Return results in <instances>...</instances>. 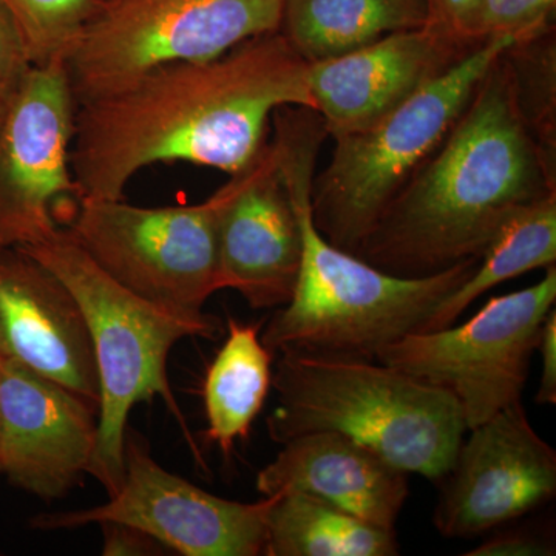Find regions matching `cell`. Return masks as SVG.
Masks as SVG:
<instances>
[{
    "mask_svg": "<svg viewBox=\"0 0 556 556\" xmlns=\"http://www.w3.org/2000/svg\"><path fill=\"white\" fill-rule=\"evenodd\" d=\"M0 371H2V356H0Z\"/></svg>",
    "mask_w": 556,
    "mask_h": 556,
    "instance_id": "cell-31",
    "label": "cell"
},
{
    "mask_svg": "<svg viewBox=\"0 0 556 556\" xmlns=\"http://www.w3.org/2000/svg\"><path fill=\"white\" fill-rule=\"evenodd\" d=\"M538 351L543 361V372H541L540 387L535 396L536 404H556V311H548L543 329H541Z\"/></svg>",
    "mask_w": 556,
    "mask_h": 556,
    "instance_id": "cell-28",
    "label": "cell"
},
{
    "mask_svg": "<svg viewBox=\"0 0 556 556\" xmlns=\"http://www.w3.org/2000/svg\"><path fill=\"white\" fill-rule=\"evenodd\" d=\"M0 356L100 409V378L83 309L56 274L20 248L0 249Z\"/></svg>",
    "mask_w": 556,
    "mask_h": 556,
    "instance_id": "cell-15",
    "label": "cell"
},
{
    "mask_svg": "<svg viewBox=\"0 0 556 556\" xmlns=\"http://www.w3.org/2000/svg\"><path fill=\"white\" fill-rule=\"evenodd\" d=\"M0 249H2V248H0Z\"/></svg>",
    "mask_w": 556,
    "mask_h": 556,
    "instance_id": "cell-32",
    "label": "cell"
},
{
    "mask_svg": "<svg viewBox=\"0 0 556 556\" xmlns=\"http://www.w3.org/2000/svg\"><path fill=\"white\" fill-rule=\"evenodd\" d=\"M102 548L104 556H163L170 555L169 548L144 530L123 522H101Z\"/></svg>",
    "mask_w": 556,
    "mask_h": 556,
    "instance_id": "cell-26",
    "label": "cell"
},
{
    "mask_svg": "<svg viewBox=\"0 0 556 556\" xmlns=\"http://www.w3.org/2000/svg\"><path fill=\"white\" fill-rule=\"evenodd\" d=\"M555 7L556 0H477L453 36L468 49L504 36L536 38L555 28Z\"/></svg>",
    "mask_w": 556,
    "mask_h": 556,
    "instance_id": "cell-24",
    "label": "cell"
},
{
    "mask_svg": "<svg viewBox=\"0 0 556 556\" xmlns=\"http://www.w3.org/2000/svg\"><path fill=\"white\" fill-rule=\"evenodd\" d=\"M490 39L367 129L332 139L328 166L314 175L311 212L318 232L343 251L357 248L397 193L452 130L478 84L504 51Z\"/></svg>",
    "mask_w": 556,
    "mask_h": 556,
    "instance_id": "cell-6",
    "label": "cell"
},
{
    "mask_svg": "<svg viewBox=\"0 0 556 556\" xmlns=\"http://www.w3.org/2000/svg\"><path fill=\"white\" fill-rule=\"evenodd\" d=\"M468 431L433 515L438 532L452 540L507 525L556 493L555 450L536 433L521 401Z\"/></svg>",
    "mask_w": 556,
    "mask_h": 556,
    "instance_id": "cell-12",
    "label": "cell"
},
{
    "mask_svg": "<svg viewBox=\"0 0 556 556\" xmlns=\"http://www.w3.org/2000/svg\"><path fill=\"white\" fill-rule=\"evenodd\" d=\"M270 441L336 431L407 473L439 482L467 427L455 399L401 369L365 358L278 354Z\"/></svg>",
    "mask_w": 556,
    "mask_h": 556,
    "instance_id": "cell-4",
    "label": "cell"
},
{
    "mask_svg": "<svg viewBox=\"0 0 556 556\" xmlns=\"http://www.w3.org/2000/svg\"><path fill=\"white\" fill-rule=\"evenodd\" d=\"M219 288L252 309L287 305L302 263V228L276 144L217 190Z\"/></svg>",
    "mask_w": 556,
    "mask_h": 556,
    "instance_id": "cell-13",
    "label": "cell"
},
{
    "mask_svg": "<svg viewBox=\"0 0 556 556\" xmlns=\"http://www.w3.org/2000/svg\"><path fill=\"white\" fill-rule=\"evenodd\" d=\"M556 263V190L517 208L497 228L473 273L448 295L430 317L424 331L452 327L486 291Z\"/></svg>",
    "mask_w": 556,
    "mask_h": 556,
    "instance_id": "cell-21",
    "label": "cell"
},
{
    "mask_svg": "<svg viewBox=\"0 0 556 556\" xmlns=\"http://www.w3.org/2000/svg\"><path fill=\"white\" fill-rule=\"evenodd\" d=\"M100 409L67 388L2 357L0 473L40 500H60L87 477Z\"/></svg>",
    "mask_w": 556,
    "mask_h": 556,
    "instance_id": "cell-14",
    "label": "cell"
},
{
    "mask_svg": "<svg viewBox=\"0 0 556 556\" xmlns=\"http://www.w3.org/2000/svg\"><path fill=\"white\" fill-rule=\"evenodd\" d=\"M101 2H102V0H101Z\"/></svg>",
    "mask_w": 556,
    "mask_h": 556,
    "instance_id": "cell-33",
    "label": "cell"
},
{
    "mask_svg": "<svg viewBox=\"0 0 556 556\" xmlns=\"http://www.w3.org/2000/svg\"><path fill=\"white\" fill-rule=\"evenodd\" d=\"M285 0H102L64 62L76 108L172 62L280 30Z\"/></svg>",
    "mask_w": 556,
    "mask_h": 556,
    "instance_id": "cell-7",
    "label": "cell"
},
{
    "mask_svg": "<svg viewBox=\"0 0 556 556\" xmlns=\"http://www.w3.org/2000/svg\"><path fill=\"white\" fill-rule=\"evenodd\" d=\"M556 266L538 283L490 299L459 327L417 331L383 346L376 361L455 399L467 431L521 401L548 311Z\"/></svg>",
    "mask_w": 556,
    "mask_h": 556,
    "instance_id": "cell-8",
    "label": "cell"
},
{
    "mask_svg": "<svg viewBox=\"0 0 556 556\" xmlns=\"http://www.w3.org/2000/svg\"><path fill=\"white\" fill-rule=\"evenodd\" d=\"M273 142L280 156L300 228L302 263L287 305L262 332L270 353L376 361L383 346L424 331L438 306L473 273L478 258L424 277H399L329 243L313 222L311 188L318 152L328 139L316 110L274 113Z\"/></svg>",
    "mask_w": 556,
    "mask_h": 556,
    "instance_id": "cell-3",
    "label": "cell"
},
{
    "mask_svg": "<svg viewBox=\"0 0 556 556\" xmlns=\"http://www.w3.org/2000/svg\"><path fill=\"white\" fill-rule=\"evenodd\" d=\"M274 496L240 503L212 495L170 473L127 428L124 479L101 506L36 515L30 527L68 530L123 522L144 530L182 556H258L265 551L266 517Z\"/></svg>",
    "mask_w": 556,
    "mask_h": 556,
    "instance_id": "cell-10",
    "label": "cell"
},
{
    "mask_svg": "<svg viewBox=\"0 0 556 556\" xmlns=\"http://www.w3.org/2000/svg\"><path fill=\"white\" fill-rule=\"evenodd\" d=\"M7 105H9V102L0 101V127H2L3 118H5Z\"/></svg>",
    "mask_w": 556,
    "mask_h": 556,
    "instance_id": "cell-30",
    "label": "cell"
},
{
    "mask_svg": "<svg viewBox=\"0 0 556 556\" xmlns=\"http://www.w3.org/2000/svg\"><path fill=\"white\" fill-rule=\"evenodd\" d=\"M426 0H285L280 31L303 60H331L427 25Z\"/></svg>",
    "mask_w": 556,
    "mask_h": 556,
    "instance_id": "cell-18",
    "label": "cell"
},
{
    "mask_svg": "<svg viewBox=\"0 0 556 556\" xmlns=\"http://www.w3.org/2000/svg\"><path fill=\"white\" fill-rule=\"evenodd\" d=\"M20 249L56 274L83 309L101 390L98 442L89 475L109 496L115 495L123 484L124 442L135 405L163 399L190 439L167 376V358L182 339L218 338L222 320L139 298L102 270L68 229L58 228L40 243Z\"/></svg>",
    "mask_w": 556,
    "mask_h": 556,
    "instance_id": "cell-5",
    "label": "cell"
},
{
    "mask_svg": "<svg viewBox=\"0 0 556 556\" xmlns=\"http://www.w3.org/2000/svg\"><path fill=\"white\" fill-rule=\"evenodd\" d=\"M555 164L519 112L503 54L356 255L399 277L430 276L479 260L508 215L555 192Z\"/></svg>",
    "mask_w": 556,
    "mask_h": 556,
    "instance_id": "cell-2",
    "label": "cell"
},
{
    "mask_svg": "<svg viewBox=\"0 0 556 556\" xmlns=\"http://www.w3.org/2000/svg\"><path fill=\"white\" fill-rule=\"evenodd\" d=\"M255 485L263 496L308 493L386 529H394L408 497L407 471L336 431L289 439L258 471Z\"/></svg>",
    "mask_w": 556,
    "mask_h": 556,
    "instance_id": "cell-17",
    "label": "cell"
},
{
    "mask_svg": "<svg viewBox=\"0 0 556 556\" xmlns=\"http://www.w3.org/2000/svg\"><path fill=\"white\" fill-rule=\"evenodd\" d=\"M217 211V193L192 206L80 200L67 229L102 270L134 294L200 314L222 291Z\"/></svg>",
    "mask_w": 556,
    "mask_h": 556,
    "instance_id": "cell-9",
    "label": "cell"
},
{
    "mask_svg": "<svg viewBox=\"0 0 556 556\" xmlns=\"http://www.w3.org/2000/svg\"><path fill=\"white\" fill-rule=\"evenodd\" d=\"M30 68L16 27L0 9V101L10 102Z\"/></svg>",
    "mask_w": 556,
    "mask_h": 556,
    "instance_id": "cell-25",
    "label": "cell"
},
{
    "mask_svg": "<svg viewBox=\"0 0 556 556\" xmlns=\"http://www.w3.org/2000/svg\"><path fill=\"white\" fill-rule=\"evenodd\" d=\"M475 2L477 0H426L427 27L453 36L457 24L466 16L467 11L475 5Z\"/></svg>",
    "mask_w": 556,
    "mask_h": 556,
    "instance_id": "cell-29",
    "label": "cell"
},
{
    "mask_svg": "<svg viewBox=\"0 0 556 556\" xmlns=\"http://www.w3.org/2000/svg\"><path fill=\"white\" fill-rule=\"evenodd\" d=\"M76 102L62 62L31 67L0 127V248H27L60 226L54 204L78 200L70 149Z\"/></svg>",
    "mask_w": 556,
    "mask_h": 556,
    "instance_id": "cell-11",
    "label": "cell"
},
{
    "mask_svg": "<svg viewBox=\"0 0 556 556\" xmlns=\"http://www.w3.org/2000/svg\"><path fill=\"white\" fill-rule=\"evenodd\" d=\"M555 28L506 50L519 112L548 159L556 163Z\"/></svg>",
    "mask_w": 556,
    "mask_h": 556,
    "instance_id": "cell-23",
    "label": "cell"
},
{
    "mask_svg": "<svg viewBox=\"0 0 556 556\" xmlns=\"http://www.w3.org/2000/svg\"><path fill=\"white\" fill-rule=\"evenodd\" d=\"M309 70L276 31L215 60L149 70L78 105L70 149L78 201L123 199L134 175L156 163L237 174L265 148L278 109L314 110Z\"/></svg>",
    "mask_w": 556,
    "mask_h": 556,
    "instance_id": "cell-1",
    "label": "cell"
},
{
    "mask_svg": "<svg viewBox=\"0 0 556 556\" xmlns=\"http://www.w3.org/2000/svg\"><path fill=\"white\" fill-rule=\"evenodd\" d=\"M266 517L265 556H394V529L346 514L308 493H277Z\"/></svg>",
    "mask_w": 556,
    "mask_h": 556,
    "instance_id": "cell-20",
    "label": "cell"
},
{
    "mask_svg": "<svg viewBox=\"0 0 556 556\" xmlns=\"http://www.w3.org/2000/svg\"><path fill=\"white\" fill-rule=\"evenodd\" d=\"M473 50L427 25L391 33L342 56L313 62L314 110L329 138L367 129Z\"/></svg>",
    "mask_w": 556,
    "mask_h": 556,
    "instance_id": "cell-16",
    "label": "cell"
},
{
    "mask_svg": "<svg viewBox=\"0 0 556 556\" xmlns=\"http://www.w3.org/2000/svg\"><path fill=\"white\" fill-rule=\"evenodd\" d=\"M273 356L260 338V325L229 318L228 338L208 365L203 399L208 441L229 456L247 439L273 388Z\"/></svg>",
    "mask_w": 556,
    "mask_h": 556,
    "instance_id": "cell-19",
    "label": "cell"
},
{
    "mask_svg": "<svg viewBox=\"0 0 556 556\" xmlns=\"http://www.w3.org/2000/svg\"><path fill=\"white\" fill-rule=\"evenodd\" d=\"M555 547L536 533L507 532L485 540L466 556H548Z\"/></svg>",
    "mask_w": 556,
    "mask_h": 556,
    "instance_id": "cell-27",
    "label": "cell"
},
{
    "mask_svg": "<svg viewBox=\"0 0 556 556\" xmlns=\"http://www.w3.org/2000/svg\"><path fill=\"white\" fill-rule=\"evenodd\" d=\"M101 0H0L31 67L64 64Z\"/></svg>",
    "mask_w": 556,
    "mask_h": 556,
    "instance_id": "cell-22",
    "label": "cell"
}]
</instances>
